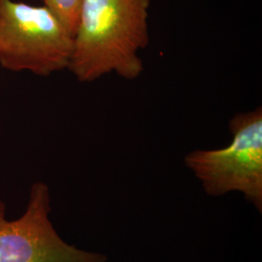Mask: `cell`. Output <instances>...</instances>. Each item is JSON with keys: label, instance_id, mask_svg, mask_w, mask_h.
<instances>
[{"label": "cell", "instance_id": "1", "mask_svg": "<svg viewBox=\"0 0 262 262\" xmlns=\"http://www.w3.org/2000/svg\"><path fill=\"white\" fill-rule=\"evenodd\" d=\"M150 0H83L68 69L81 83L116 74L135 80L150 43Z\"/></svg>", "mask_w": 262, "mask_h": 262}, {"label": "cell", "instance_id": "2", "mask_svg": "<svg viewBox=\"0 0 262 262\" xmlns=\"http://www.w3.org/2000/svg\"><path fill=\"white\" fill-rule=\"evenodd\" d=\"M73 36L44 6L0 0V66L47 77L68 69Z\"/></svg>", "mask_w": 262, "mask_h": 262}, {"label": "cell", "instance_id": "3", "mask_svg": "<svg viewBox=\"0 0 262 262\" xmlns=\"http://www.w3.org/2000/svg\"><path fill=\"white\" fill-rule=\"evenodd\" d=\"M232 140L215 150L188 152L185 163L208 195L238 191L262 211V108L238 113L229 122Z\"/></svg>", "mask_w": 262, "mask_h": 262}, {"label": "cell", "instance_id": "4", "mask_svg": "<svg viewBox=\"0 0 262 262\" xmlns=\"http://www.w3.org/2000/svg\"><path fill=\"white\" fill-rule=\"evenodd\" d=\"M50 213L49 187L34 183L25 214L11 222L0 219V262H107L103 253L64 242L52 225Z\"/></svg>", "mask_w": 262, "mask_h": 262}, {"label": "cell", "instance_id": "5", "mask_svg": "<svg viewBox=\"0 0 262 262\" xmlns=\"http://www.w3.org/2000/svg\"><path fill=\"white\" fill-rule=\"evenodd\" d=\"M74 37L83 0H42Z\"/></svg>", "mask_w": 262, "mask_h": 262}, {"label": "cell", "instance_id": "6", "mask_svg": "<svg viewBox=\"0 0 262 262\" xmlns=\"http://www.w3.org/2000/svg\"><path fill=\"white\" fill-rule=\"evenodd\" d=\"M5 217V205L2 201H0V219Z\"/></svg>", "mask_w": 262, "mask_h": 262}]
</instances>
